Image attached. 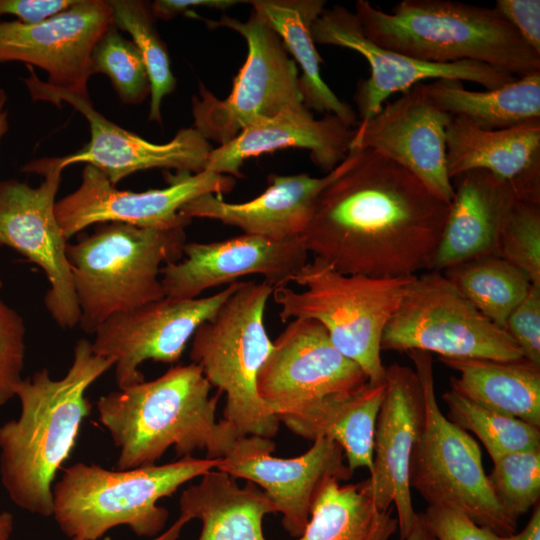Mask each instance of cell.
Instances as JSON below:
<instances>
[{"instance_id":"cell-1","label":"cell","mask_w":540,"mask_h":540,"mask_svg":"<svg viewBox=\"0 0 540 540\" xmlns=\"http://www.w3.org/2000/svg\"><path fill=\"white\" fill-rule=\"evenodd\" d=\"M450 203L377 151L319 194L301 235L309 253L348 275L394 278L430 270Z\"/></svg>"},{"instance_id":"cell-2","label":"cell","mask_w":540,"mask_h":540,"mask_svg":"<svg viewBox=\"0 0 540 540\" xmlns=\"http://www.w3.org/2000/svg\"><path fill=\"white\" fill-rule=\"evenodd\" d=\"M114 364L80 339L62 378L53 379L43 368L18 384L19 417L0 426L1 482L16 506L52 516V483L91 411L86 391Z\"/></svg>"},{"instance_id":"cell-3","label":"cell","mask_w":540,"mask_h":540,"mask_svg":"<svg viewBox=\"0 0 540 540\" xmlns=\"http://www.w3.org/2000/svg\"><path fill=\"white\" fill-rule=\"evenodd\" d=\"M191 362L169 368L160 377L101 396L100 423L119 449V470L153 465L170 447L178 456L206 451L224 457L242 436L224 419L216 420L220 392Z\"/></svg>"},{"instance_id":"cell-4","label":"cell","mask_w":540,"mask_h":540,"mask_svg":"<svg viewBox=\"0 0 540 540\" xmlns=\"http://www.w3.org/2000/svg\"><path fill=\"white\" fill-rule=\"evenodd\" d=\"M354 12L369 40L415 59L477 61L515 77L540 72V55L495 7L451 0H403L383 11L358 0Z\"/></svg>"},{"instance_id":"cell-5","label":"cell","mask_w":540,"mask_h":540,"mask_svg":"<svg viewBox=\"0 0 540 540\" xmlns=\"http://www.w3.org/2000/svg\"><path fill=\"white\" fill-rule=\"evenodd\" d=\"M219 461L190 455L126 470L79 462L64 469L53 486L52 516L70 538L97 540L122 525L138 536L154 538L168 519L167 509L158 501L216 469Z\"/></svg>"},{"instance_id":"cell-6","label":"cell","mask_w":540,"mask_h":540,"mask_svg":"<svg viewBox=\"0 0 540 540\" xmlns=\"http://www.w3.org/2000/svg\"><path fill=\"white\" fill-rule=\"evenodd\" d=\"M184 229L107 222L68 244L80 328L94 334L109 317L165 297L160 271L182 259Z\"/></svg>"},{"instance_id":"cell-7","label":"cell","mask_w":540,"mask_h":540,"mask_svg":"<svg viewBox=\"0 0 540 540\" xmlns=\"http://www.w3.org/2000/svg\"><path fill=\"white\" fill-rule=\"evenodd\" d=\"M412 277L343 274L314 257L292 279L303 290L282 286L274 288L272 295L282 322L317 321L332 344L362 368L368 383L377 384L385 381L382 334Z\"/></svg>"},{"instance_id":"cell-8","label":"cell","mask_w":540,"mask_h":540,"mask_svg":"<svg viewBox=\"0 0 540 540\" xmlns=\"http://www.w3.org/2000/svg\"><path fill=\"white\" fill-rule=\"evenodd\" d=\"M273 287L261 282H240L217 313L195 331L190 358L211 386L226 394L224 420L240 436L274 437L279 420L260 399L257 376L269 355L264 313Z\"/></svg>"},{"instance_id":"cell-9","label":"cell","mask_w":540,"mask_h":540,"mask_svg":"<svg viewBox=\"0 0 540 540\" xmlns=\"http://www.w3.org/2000/svg\"><path fill=\"white\" fill-rule=\"evenodd\" d=\"M406 353L414 364L425 406L423 429L410 459V488L428 506L454 508L498 534H514L517 521L496 500L479 445L440 410L431 354L420 350Z\"/></svg>"},{"instance_id":"cell-10","label":"cell","mask_w":540,"mask_h":540,"mask_svg":"<svg viewBox=\"0 0 540 540\" xmlns=\"http://www.w3.org/2000/svg\"><path fill=\"white\" fill-rule=\"evenodd\" d=\"M382 350H420L444 358H524L510 335L487 319L438 271L415 275L407 284L384 328Z\"/></svg>"},{"instance_id":"cell-11","label":"cell","mask_w":540,"mask_h":540,"mask_svg":"<svg viewBox=\"0 0 540 540\" xmlns=\"http://www.w3.org/2000/svg\"><path fill=\"white\" fill-rule=\"evenodd\" d=\"M202 20L212 29L236 31L248 47L225 99H218L203 84L199 97L192 99L193 128L205 139L226 144L247 126L303 103L297 64L278 34L254 10L244 22L226 15Z\"/></svg>"},{"instance_id":"cell-12","label":"cell","mask_w":540,"mask_h":540,"mask_svg":"<svg viewBox=\"0 0 540 540\" xmlns=\"http://www.w3.org/2000/svg\"><path fill=\"white\" fill-rule=\"evenodd\" d=\"M63 167L60 157L31 161L26 173L43 176L33 187L16 179L0 181V247L16 250L45 273V307L61 328L79 325L80 310L67 257L68 240L56 216V195Z\"/></svg>"},{"instance_id":"cell-13","label":"cell","mask_w":540,"mask_h":540,"mask_svg":"<svg viewBox=\"0 0 540 540\" xmlns=\"http://www.w3.org/2000/svg\"><path fill=\"white\" fill-rule=\"evenodd\" d=\"M168 186L142 192L119 190L95 167L86 164L79 187L56 202L55 211L68 240L87 227L122 222L143 228H185L191 219L180 214L189 201L205 194L222 196L235 179L208 170L199 173L166 171Z\"/></svg>"},{"instance_id":"cell-14","label":"cell","mask_w":540,"mask_h":540,"mask_svg":"<svg viewBox=\"0 0 540 540\" xmlns=\"http://www.w3.org/2000/svg\"><path fill=\"white\" fill-rule=\"evenodd\" d=\"M368 384L362 368L312 319H293L273 341L257 376L260 399L277 417L347 396Z\"/></svg>"},{"instance_id":"cell-15","label":"cell","mask_w":540,"mask_h":540,"mask_svg":"<svg viewBox=\"0 0 540 540\" xmlns=\"http://www.w3.org/2000/svg\"><path fill=\"white\" fill-rule=\"evenodd\" d=\"M21 78L33 101H45L61 107L70 104L88 121L90 140L77 152L61 157L63 168L85 163L98 169L113 185L138 171L153 168L199 173L205 170L213 149L195 128H184L164 144L152 143L106 119L86 96L42 81L33 67Z\"/></svg>"},{"instance_id":"cell-16","label":"cell","mask_w":540,"mask_h":540,"mask_svg":"<svg viewBox=\"0 0 540 540\" xmlns=\"http://www.w3.org/2000/svg\"><path fill=\"white\" fill-rule=\"evenodd\" d=\"M240 282L207 297H163L104 321L91 342L95 354L115 361L119 389L144 381L139 366L146 360L178 362L195 331L211 319Z\"/></svg>"},{"instance_id":"cell-17","label":"cell","mask_w":540,"mask_h":540,"mask_svg":"<svg viewBox=\"0 0 540 540\" xmlns=\"http://www.w3.org/2000/svg\"><path fill=\"white\" fill-rule=\"evenodd\" d=\"M271 438L246 435L238 438L216 467L217 470L259 486L282 514V524L299 538L310 519L316 499L330 480L352 476L341 447L327 437L313 441L311 448L294 458L274 457Z\"/></svg>"},{"instance_id":"cell-18","label":"cell","mask_w":540,"mask_h":540,"mask_svg":"<svg viewBox=\"0 0 540 540\" xmlns=\"http://www.w3.org/2000/svg\"><path fill=\"white\" fill-rule=\"evenodd\" d=\"M311 34L315 43L354 50L368 62L370 76L358 82L354 96L359 121L378 113L392 94L425 80L454 79L496 89L516 78L482 62L432 63L383 48L365 36L355 12L341 5L325 7L312 24Z\"/></svg>"},{"instance_id":"cell-19","label":"cell","mask_w":540,"mask_h":540,"mask_svg":"<svg viewBox=\"0 0 540 540\" xmlns=\"http://www.w3.org/2000/svg\"><path fill=\"white\" fill-rule=\"evenodd\" d=\"M113 25L108 1L76 0L36 25L0 20V63L24 62L48 75V84L88 97L91 53Z\"/></svg>"},{"instance_id":"cell-20","label":"cell","mask_w":540,"mask_h":540,"mask_svg":"<svg viewBox=\"0 0 540 540\" xmlns=\"http://www.w3.org/2000/svg\"><path fill=\"white\" fill-rule=\"evenodd\" d=\"M302 237L275 240L242 234L215 242H190L179 261L165 264L160 279L166 297L197 298L203 291L258 274L273 288L288 286L308 262Z\"/></svg>"},{"instance_id":"cell-21","label":"cell","mask_w":540,"mask_h":540,"mask_svg":"<svg viewBox=\"0 0 540 540\" xmlns=\"http://www.w3.org/2000/svg\"><path fill=\"white\" fill-rule=\"evenodd\" d=\"M451 115L418 84L354 128L350 149L377 151L399 164L451 204L454 189L446 168V129Z\"/></svg>"},{"instance_id":"cell-22","label":"cell","mask_w":540,"mask_h":540,"mask_svg":"<svg viewBox=\"0 0 540 540\" xmlns=\"http://www.w3.org/2000/svg\"><path fill=\"white\" fill-rule=\"evenodd\" d=\"M385 385L376 422L373 468L367 481L378 508L386 510L395 505L400 540H404L418 515L412 504L409 466L423 429L425 406L414 369L389 365Z\"/></svg>"},{"instance_id":"cell-23","label":"cell","mask_w":540,"mask_h":540,"mask_svg":"<svg viewBox=\"0 0 540 540\" xmlns=\"http://www.w3.org/2000/svg\"><path fill=\"white\" fill-rule=\"evenodd\" d=\"M358 152V148L350 149L346 158L322 177L271 174L266 190L250 201L229 203L222 196L205 194L186 203L180 214L191 220L219 221L240 228L244 234L275 240L301 237L319 194L353 164Z\"/></svg>"},{"instance_id":"cell-24","label":"cell","mask_w":540,"mask_h":540,"mask_svg":"<svg viewBox=\"0 0 540 540\" xmlns=\"http://www.w3.org/2000/svg\"><path fill=\"white\" fill-rule=\"evenodd\" d=\"M354 128L332 114L316 119L303 103L244 128L234 139L212 149L205 170L240 177L244 161L286 148L310 151L313 163L329 173L347 156Z\"/></svg>"},{"instance_id":"cell-25","label":"cell","mask_w":540,"mask_h":540,"mask_svg":"<svg viewBox=\"0 0 540 540\" xmlns=\"http://www.w3.org/2000/svg\"><path fill=\"white\" fill-rule=\"evenodd\" d=\"M540 177L535 167L513 181L484 170H472L451 179L454 196L430 270L483 256L497 255V241L504 215L520 189Z\"/></svg>"},{"instance_id":"cell-26","label":"cell","mask_w":540,"mask_h":540,"mask_svg":"<svg viewBox=\"0 0 540 540\" xmlns=\"http://www.w3.org/2000/svg\"><path fill=\"white\" fill-rule=\"evenodd\" d=\"M540 165V118L488 130L452 116L446 129V168L450 179L484 170L513 181Z\"/></svg>"},{"instance_id":"cell-27","label":"cell","mask_w":540,"mask_h":540,"mask_svg":"<svg viewBox=\"0 0 540 540\" xmlns=\"http://www.w3.org/2000/svg\"><path fill=\"white\" fill-rule=\"evenodd\" d=\"M200 478L179 499L180 515L202 524L198 540H266L263 519L276 510L262 489L217 469Z\"/></svg>"},{"instance_id":"cell-28","label":"cell","mask_w":540,"mask_h":540,"mask_svg":"<svg viewBox=\"0 0 540 540\" xmlns=\"http://www.w3.org/2000/svg\"><path fill=\"white\" fill-rule=\"evenodd\" d=\"M253 10L281 38L289 55L301 69L299 86L303 104L310 110L332 114L355 128L359 118L322 79V59L315 47L311 27L325 8L324 0H254Z\"/></svg>"},{"instance_id":"cell-29","label":"cell","mask_w":540,"mask_h":540,"mask_svg":"<svg viewBox=\"0 0 540 540\" xmlns=\"http://www.w3.org/2000/svg\"><path fill=\"white\" fill-rule=\"evenodd\" d=\"M458 372L450 388L471 402L540 428V365L525 358L498 361L439 357Z\"/></svg>"},{"instance_id":"cell-30","label":"cell","mask_w":540,"mask_h":540,"mask_svg":"<svg viewBox=\"0 0 540 540\" xmlns=\"http://www.w3.org/2000/svg\"><path fill=\"white\" fill-rule=\"evenodd\" d=\"M423 88L443 111L483 129H504L540 118V72L485 91H471L454 79L423 83Z\"/></svg>"},{"instance_id":"cell-31","label":"cell","mask_w":540,"mask_h":540,"mask_svg":"<svg viewBox=\"0 0 540 540\" xmlns=\"http://www.w3.org/2000/svg\"><path fill=\"white\" fill-rule=\"evenodd\" d=\"M397 531L392 508L377 507L367 479L346 485L333 479L320 492L297 540H390Z\"/></svg>"},{"instance_id":"cell-32","label":"cell","mask_w":540,"mask_h":540,"mask_svg":"<svg viewBox=\"0 0 540 540\" xmlns=\"http://www.w3.org/2000/svg\"><path fill=\"white\" fill-rule=\"evenodd\" d=\"M385 387V381L368 383L358 392L325 405L311 421L309 440L327 437L335 441L352 473L358 468L371 472L376 422Z\"/></svg>"},{"instance_id":"cell-33","label":"cell","mask_w":540,"mask_h":540,"mask_svg":"<svg viewBox=\"0 0 540 540\" xmlns=\"http://www.w3.org/2000/svg\"><path fill=\"white\" fill-rule=\"evenodd\" d=\"M443 271L487 319L502 329L532 285L522 271L496 255L471 259Z\"/></svg>"},{"instance_id":"cell-34","label":"cell","mask_w":540,"mask_h":540,"mask_svg":"<svg viewBox=\"0 0 540 540\" xmlns=\"http://www.w3.org/2000/svg\"><path fill=\"white\" fill-rule=\"evenodd\" d=\"M113 25L126 31L138 48L150 82L149 120L161 123V103L174 91L176 79L170 58L154 22L151 4L138 0H109Z\"/></svg>"},{"instance_id":"cell-35","label":"cell","mask_w":540,"mask_h":540,"mask_svg":"<svg viewBox=\"0 0 540 540\" xmlns=\"http://www.w3.org/2000/svg\"><path fill=\"white\" fill-rule=\"evenodd\" d=\"M442 399L448 420L476 435L492 461L508 453L540 448V428L477 405L451 388Z\"/></svg>"},{"instance_id":"cell-36","label":"cell","mask_w":540,"mask_h":540,"mask_svg":"<svg viewBox=\"0 0 540 540\" xmlns=\"http://www.w3.org/2000/svg\"><path fill=\"white\" fill-rule=\"evenodd\" d=\"M497 255L540 287V177L522 186L502 220Z\"/></svg>"},{"instance_id":"cell-37","label":"cell","mask_w":540,"mask_h":540,"mask_svg":"<svg viewBox=\"0 0 540 540\" xmlns=\"http://www.w3.org/2000/svg\"><path fill=\"white\" fill-rule=\"evenodd\" d=\"M91 73L108 76L123 103L139 104L150 95V82L136 45L110 26L91 53Z\"/></svg>"},{"instance_id":"cell-38","label":"cell","mask_w":540,"mask_h":540,"mask_svg":"<svg viewBox=\"0 0 540 540\" xmlns=\"http://www.w3.org/2000/svg\"><path fill=\"white\" fill-rule=\"evenodd\" d=\"M487 477L502 509L517 521L539 502L540 448L508 453L493 460Z\"/></svg>"},{"instance_id":"cell-39","label":"cell","mask_w":540,"mask_h":540,"mask_svg":"<svg viewBox=\"0 0 540 540\" xmlns=\"http://www.w3.org/2000/svg\"><path fill=\"white\" fill-rule=\"evenodd\" d=\"M25 336L23 318L0 298V406L15 397L23 379Z\"/></svg>"},{"instance_id":"cell-40","label":"cell","mask_w":540,"mask_h":540,"mask_svg":"<svg viewBox=\"0 0 540 540\" xmlns=\"http://www.w3.org/2000/svg\"><path fill=\"white\" fill-rule=\"evenodd\" d=\"M420 515L436 540H515V533L498 534L454 508L428 506Z\"/></svg>"},{"instance_id":"cell-41","label":"cell","mask_w":540,"mask_h":540,"mask_svg":"<svg viewBox=\"0 0 540 540\" xmlns=\"http://www.w3.org/2000/svg\"><path fill=\"white\" fill-rule=\"evenodd\" d=\"M504 330L526 360L540 365V287L531 285L525 298L507 317Z\"/></svg>"},{"instance_id":"cell-42","label":"cell","mask_w":540,"mask_h":540,"mask_svg":"<svg viewBox=\"0 0 540 540\" xmlns=\"http://www.w3.org/2000/svg\"><path fill=\"white\" fill-rule=\"evenodd\" d=\"M494 7L522 40L540 55V1L497 0Z\"/></svg>"},{"instance_id":"cell-43","label":"cell","mask_w":540,"mask_h":540,"mask_svg":"<svg viewBox=\"0 0 540 540\" xmlns=\"http://www.w3.org/2000/svg\"><path fill=\"white\" fill-rule=\"evenodd\" d=\"M76 0H0V17L13 15L26 25H36L71 7Z\"/></svg>"},{"instance_id":"cell-44","label":"cell","mask_w":540,"mask_h":540,"mask_svg":"<svg viewBox=\"0 0 540 540\" xmlns=\"http://www.w3.org/2000/svg\"><path fill=\"white\" fill-rule=\"evenodd\" d=\"M238 3L245 2L236 0H156L151 4V10L155 18L168 21L193 7L225 10Z\"/></svg>"},{"instance_id":"cell-45","label":"cell","mask_w":540,"mask_h":540,"mask_svg":"<svg viewBox=\"0 0 540 540\" xmlns=\"http://www.w3.org/2000/svg\"><path fill=\"white\" fill-rule=\"evenodd\" d=\"M515 540H540V503L533 507L532 515L524 529L514 534Z\"/></svg>"},{"instance_id":"cell-46","label":"cell","mask_w":540,"mask_h":540,"mask_svg":"<svg viewBox=\"0 0 540 540\" xmlns=\"http://www.w3.org/2000/svg\"><path fill=\"white\" fill-rule=\"evenodd\" d=\"M404 540H436V538L428 530L420 513H418L415 523Z\"/></svg>"},{"instance_id":"cell-47","label":"cell","mask_w":540,"mask_h":540,"mask_svg":"<svg viewBox=\"0 0 540 540\" xmlns=\"http://www.w3.org/2000/svg\"><path fill=\"white\" fill-rule=\"evenodd\" d=\"M189 520L180 515L179 518L162 534L152 538L151 540H178L180 533ZM71 540H84L80 538H71Z\"/></svg>"},{"instance_id":"cell-48","label":"cell","mask_w":540,"mask_h":540,"mask_svg":"<svg viewBox=\"0 0 540 540\" xmlns=\"http://www.w3.org/2000/svg\"><path fill=\"white\" fill-rule=\"evenodd\" d=\"M14 519L8 511L0 512V540H8L12 534Z\"/></svg>"},{"instance_id":"cell-49","label":"cell","mask_w":540,"mask_h":540,"mask_svg":"<svg viewBox=\"0 0 540 540\" xmlns=\"http://www.w3.org/2000/svg\"><path fill=\"white\" fill-rule=\"evenodd\" d=\"M7 95L5 90L0 89V143L3 136L7 133L8 124V111L6 109Z\"/></svg>"},{"instance_id":"cell-50","label":"cell","mask_w":540,"mask_h":540,"mask_svg":"<svg viewBox=\"0 0 540 540\" xmlns=\"http://www.w3.org/2000/svg\"><path fill=\"white\" fill-rule=\"evenodd\" d=\"M2 287V281H1V278H0V288Z\"/></svg>"}]
</instances>
